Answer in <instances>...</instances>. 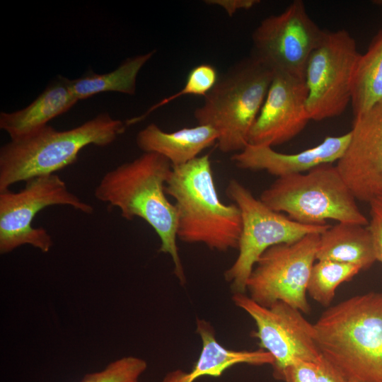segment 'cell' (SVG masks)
Segmentation results:
<instances>
[{
  "label": "cell",
  "mask_w": 382,
  "mask_h": 382,
  "mask_svg": "<svg viewBox=\"0 0 382 382\" xmlns=\"http://www.w3.org/2000/svg\"><path fill=\"white\" fill-rule=\"evenodd\" d=\"M360 53L345 30L325 31L305 70L306 111L310 120L341 115L351 103L352 82Z\"/></svg>",
  "instance_id": "10"
},
{
  "label": "cell",
  "mask_w": 382,
  "mask_h": 382,
  "mask_svg": "<svg viewBox=\"0 0 382 382\" xmlns=\"http://www.w3.org/2000/svg\"><path fill=\"white\" fill-rule=\"evenodd\" d=\"M313 325L320 354L345 378L382 382V293L344 300Z\"/></svg>",
  "instance_id": "2"
},
{
  "label": "cell",
  "mask_w": 382,
  "mask_h": 382,
  "mask_svg": "<svg viewBox=\"0 0 382 382\" xmlns=\"http://www.w3.org/2000/svg\"><path fill=\"white\" fill-rule=\"evenodd\" d=\"M270 209L285 212L303 224L324 225L326 220L369 224L336 165L316 166L306 173L279 177L260 195Z\"/></svg>",
  "instance_id": "6"
},
{
  "label": "cell",
  "mask_w": 382,
  "mask_h": 382,
  "mask_svg": "<svg viewBox=\"0 0 382 382\" xmlns=\"http://www.w3.org/2000/svg\"><path fill=\"white\" fill-rule=\"evenodd\" d=\"M165 192L175 202L177 238L181 241L221 252L238 248L241 211L236 204L220 200L208 154L173 167Z\"/></svg>",
  "instance_id": "3"
},
{
  "label": "cell",
  "mask_w": 382,
  "mask_h": 382,
  "mask_svg": "<svg viewBox=\"0 0 382 382\" xmlns=\"http://www.w3.org/2000/svg\"><path fill=\"white\" fill-rule=\"evenodd\" d=\"M317 364V382H349V381L323 356L320 357Z\"/></svg>",
  "instance_id": "27"
},
{
  "label": "cell",
  "mask_w": 382,
  "mask_h": 382,
  "mask_svg": "<svg viewBox=\"0 0 382 382\" xmlns=\"http://www.w3.org/2000/svg\"><path fill=\"white\" fill-rule=\"evenodd\" d=\"M382 102V29L360 54L352 82L351 105L356 117Z\"/></svg>",
  "instance_id": "20"
},
{
  "label": "cell",
  "mask_w": 382,
  "mask_h": 382,
  "mask_svg": "<svg viewBox=\"0 0 382 382\" xmlns=\"http://www.w3.org/2000/svg\"><path fill=\"white\" fill-rule=\"evenodd\" d=\"M316 260H332L359 267L361 270L376 261L373 238L368 226L341 223L320 234Z\"/></svg>",
  "instance_id": "18"
},
{
  "label": "cell",
  "mask_w": 382,
  "mask_h": 382,
  "mask_svg": "<svg viewBox=\"0 0 382 382\" xmlns=\"http://www.w3.org/2000/svg\"><path fill=\"white\" fill-rule=\"evenodd\" d=\"M172 169L171 163L163 156L144 153L107 172L95 188L94 196L117 207L124 219L139 217L151 226L159 237V251L170 256L174 274L185 284V274L176 243L177 210L165 192Z\"/></svg>",
  "instance_id": "1"
},
{
  "label": "cell",
  "mask_w": 382,
  "mask_h": 382,
  "mask_svg": "<svg viewBox=\"0 0 382 382\" xmlns=\"http://www.w3.org/2000/svg\"><path fill=\"white\" fill-rule=\"evenodd\" d=\"M348 146L336 166L356 199L382 194V102L354 117Z\"/></svg>",
  "instance_id": "13"
},
{
  "label": "cell",
  "mask_w": 382,
  "mask_h": 382,
  "mask_svg": "<svg viewBox=\"0 0 382 382\" xmlns=\"http://www.w3.org/2000/svg\"><path fill=\"white\" fill-rule=\"evenodd\" d=\"M139 382V381H138Z\"/></svg>",
  "instance_id": "31"
},
{
  "label": "cell",
  "mask_w": 382,
  "mask_h": 382,
  "mask_svg": "<svg viewBox=\"0 0 382 382\" xmlns=\"http://www.w3.org/2000/svg\"><path fill=\"white\" fill-rule=\"evenodd\" d=\"M350 132L337 137H327L319 144L296 154H283L272 147L248 144L231 160L241 169L265 170L277 178L302 173L323 164L337 161L346 150Z\"/></svg>",
  "instance_id": "15"
},
{
  "label": "cell",
  "mask_w": 382,
  "mask_h": 382,
  "mask_svg": "<svg viewBox=\"0 0 382 382\" xmlns=\"http://www.w3.org/2000/svg\"><path fill=\"white\" fill-rule=\"evenodd\" d=\"M274 72L251 54L232 66L218 79L194 111L197 125H208L218 134L223 153L240 152L263 105Z\"/></svg>",
  "instance_id": "5"
},
{
  "label": "cell",
  "mask_w": 382,
  "mask_h": 382,
  "mask_svg": "<svg viewBox=\"0 0 382 382\" xmlns=\"http://www.w3.org/2000/svg\"><path fill=\"white\" fill-rule=\"evenodd\" d=\"M349 382H355V381H349Z\"/></svg>",
  "instance_id": "30"
},
{
  "label": "cell",
  "mask_w": 382,
  "mask_h": 382,
  "mask_svg": "<svg viewBox=\"0 0 382 382\" xmlns=\"http://www.w3.org/2000/svg\"><path fill=\"white\" fill-rule=\"evenodd\" d=\"M226 195L241 214L242 228L238 255L224 272L233 294L246 292L249 276L261 255L269 248L298 241L310 233H322L330 226L309 225L295 221L256 199L239 181L230 180Z\"/></svg>",
  "instance_id": "7"
},
{
  "label": "cell",
  "mask_w": 382,
  "mask_h": 382,
  "mask_svg": "<svg viewBox=\"0 0 382 382\" xmlns=\"http://www.w3.org/2000/svg\"><path fill=\"white\" fill-rule=\"evenodd\" d=\"M308 88L305 79L274 73L248 144L272 147L298 135L310 120L306 111Z\"/></svg>",
  "instance_id": "14"
},
{
  "label": "cell",
  "mask_w": 382,
  "mask_h": 382,
  "mask_svg": "<svg viewBox=\"0 0 382 382\" xmlns=\"http://www.w3.org/2000/svg\"><path fill=\"white\" fill-rule=\"evenodd\" d=\"M318 364L297 359L284 369L281 380L285 382H317Z\"/></svg>",
  "instance_id": "25"
},
{
  "label": "cell",
  "mask_w": 382,
  "mask_h": 382,
  "mask_svg": "<svg viewBox=\"0 0 382 382\" xmlns=\"http://www.w3.org/2000/svg\"><path fill=\"white\" fill-rule=\"evenodd\" d=\"M369 204L371 219L368 228L373 238L376 261L382 263V194L374 198Z\"/></svg>",
  "instance_id": "26"
},
{
  "label": "cell",
  "mask_w": 382,
  "mask_h": 382,
  "mask_svg": "<svg viewBox=\"0 0 382 382\" xmlns=\"http://www.w3.org/2000/svg\"><path fill=\"white\" fill-rule=\"evenodd\" d=\"M196 332L202 341V350L199 358L190 372L185 373L187 382H194L202 376H220L226 370L234 365L247 364L260 366L272 365L274 359L267 351L233 350L222 346L216 338L211 324L202 319H197Z\"/></svg>",
  "instance_id": "19"
},
{
  "label": "cell",
  "mask_w": 382,
  "mask_h": 382,
  "mask_svg": "<svg viewBox=\"0 0 382 382\" xmlns=\"http://www.w3.org/2000/svg\"><path fill=\"white\" fill-rule=\"evenodd\" d=\"M126 122L103 112L74 128L57 131L47 125L0 148V191L16 183L54 174L77 161L88 145L108 146L123 134Z\"/></svg>",
  "instance_id": "4"
},
{
  "label": "cell",
  "mask_w": 382,
  "mask_h": 382,
  "mask_svg": "<svg viewBox=\"0 0 382 382\" xmlns=\"http://www.w3.org/2000/svg\"><path fill=\"white\" fill-rule=\"evenodd\" d=\"M18 192L0 191V253H9L23 245L48 253L52 239L48 231L32 226L35 215L53 205H66L85 214L93 207L71 192L57 174L31 178Z\"/></svg>",
  "instance_id": "8"
},
{
  "label": "cell",
  "mask_w": 382,
  "mask_h": 382,
  "mask_svg": "<svg viewBox=\"0 0 382 382\" xmlns=\"http://www.w3.org/2000/svg\"><path fill=\"white\" fill-rule=\"evenodd\" d=\"M146 368L145 360L126 356L110 362L101 371L86 374L81 382H138Z\"/></svg>",
  "instance_id": "24"
},
{
  "label": "cell",
  "mask_w": 382,
  "mask_h": 382,
  "mask_svg": "<svg viewBox=\"0 0 382 382\" xmlns=\"http://www.w3.org/2000/svg\"><path fill=\"white\" fill-rule=\"evenodd\" d=\"M361 270L351 264L317 260L311 271L307 293L322 306H328L335 297L337 287L352 279Z\"/></svg>",
  "instance_id": "22"
},
{
  "label": "cell",
  "mask_w": 382,
  "mask_h": 382,
  "mask_svg": "<svg viewBox=\"0 0 382 382\" xmlns=\"http://www.w3.org/2000/svg\"><path fill=\"white\" fill-rule=\"evenodd\" d=\"M257 0H208L206 4L217 5L222 7L228 14L232 16L237 11L241 9H249L258 4Z\"/></svg>",
  "instance_id": "28"
},
{
  "label": "cell",
  "mask_w": 382,
  "mask_h": 382,
  "mask_svg": "<svg viewBox=\"0 0 382 382\" xmlns=\"http://www.w3.org/2000/svg\"><path fill=\"white\" fill-rule=\"evenodd\" d=\"M161 382H185L184 380V371L178 369L169 372Z\"/></svg>",
  "instance_id": "29"
},
{
  "label": "cell",
  "mask_w": 382,
  "mask_h": 382,
  "mask_svg": "<svg viewBox=\"0 0 382 382\" xmlns=\"http://www.w3.org/2000/svg\"><path fill=\"white\" fill-rule=\"evenodd\" d=\"M232 300L254 320L257 329L252 336L259 340L260 349L273 357L276 379L281 380L286 366L295 360L317 363L322 357L314 339L313 325L299 310L282 301L265 307L245 293L233 294Z\"/></svg>",
  "instance_id": "12"
},
{
  "label": "cell",
  "mask_w": 382,
  "mask_h": 382,
  "mask_svg": "<svg viewBox=\"0 0 382 382\" xmlns=\"http://www.w3.org/2000/svg\"><path fill=\"white\" fill-rule=\"evenodd\" d=\"M218 74L215 67L209 64H201L192 68L187 77L183 88L167 98H163L141 116L127 120L128 125L138 122L144 119L149 114L178 98L186 95L200 96L205 97L214 88L218 81Z\"/></svg>",
  "instance_id": "23"
},
{
  "label": "cell",
  "mask_w": 382,
  "mask_h": 382,
  "mask_svg": "<svg viewBox=\"0 0 382 382\" xmlns=\"http://www.w3.org/2000/svg\"><path fill=\"white\" fill-rule=\"evenodd\" d=\"M155 52L152 50L129 57L109 73L98 74L89 71L79 78L69 79L71 90L78 101L108 91L133 96L139 72Z\"/></svg>",
  "instance_id": "21"
},
{
  "label": "cell",
  "mask_w": 382,
  "mask_h": 382,
  "mask_svg": "<svg viewBox=\"0 0 382 382\" xmlns=\"http://www.w3.org/2000/svg\"><path fill=\"white\" fill-rule=\"evenodd\" d=\"M319 237V233H310L298 241L267 249L247 281L248 296L265 307L282 301L308 313L307 286Z\"/></svg>",
  "instance_id": "9"
},
{
  "label": "cell",
  "mask_w": 382,
  "mask_h": 382,
  "mask_svg": "<svg viewBox=\"0 0 382 382\" xmlns=\"http://www.w3.org/2000/svg\"><path fill=\"white\" fill-rule=\"evenodd\" d=\"M324 33L309 16L305 4L295 0L254 30L252 54L274 73L304 78L308 59Z\"/></svg>",
  "instance_id": "11"
},
{
  "label": "cell",
  "mask_w": 382,
  "mask_h": 382,
  "mask_svg": "<svg viewBox=\"0 0 382 382\" xmlns=\"http://www.w3.org/2000/svg\"><path fill=\"white\" fill-rule=\"evenodd\" d=\"M217 139V132L208 125H197L166 132L151 123L138 132L136 142L144 153L159 154L174 167L184 165L198 157L203 150L212 146Z\"/></svg>",
  "instance_id": "17"
},
{
  "label": "cell",
  "mask_w": 382,
  "mask_h": 382,
  "mask_svg": "<svg viewBox=\"0 0 382 382\" xmlns=\"http://www.w3.org/2000/svg\"><path fill=\"white\" fill-rule=\"evenodd\" d=\"M69 79L57 76L27 107L14 112L0 113V128L11 140L29 135L48 125L52 119L65 113L76 103Z\"/></svg>",
  "instance_id": "16"
}]
</instances>
